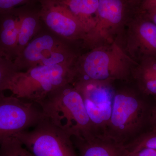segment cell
I'll return each mask as SVG.
<instances>
[{"label":"cell","instance_id":"ac0fdd59","mask_svg":"<svg viewBox=\"0 0 156 156\" xmlns=\"http://www.w3.org/2000/svg\"><path fill=\"white\" fill-rule=\"evenodd\" d=\"M125 147L129 152L135 151L144 148L156 150V129H151L143 133Z\"/></svg>","mask_w":156,"mask_h":156},{"label":"cell","instance_id":"4fadbf2b","mask_svg":"<svg viewBox=\"0 0 156 156\" xmlns=\"http://www.w3.org/2000/svg\"><path fill=\"white\" fill-rule=\"evenodd\" d=\"M69 11L88 35L86 48L96 23L98 0H53Z\"/></svg>","mask_w":156,"mask_h":156},{"label":"cell","instance_id":"603a6c76","mask_svg":"<svg viewBox=\"0 0 156 156\" xmlns=\"http://www.w3.org/2000/svg\"><path fill=\"white\" fill-rule=\"evenodd\" d=\"M154 98V105L152 116L151 129H156V97Z\"/></svg>","mask_w":156,"mask_h":156},{"label":"cell","instance_id":"ffe728a7","mask_svg":"<svg viewBox=\"0 0 156 156\" xmlns=\"http://www.w3.org/2000/svg\"><path fill=\"white\" fill-rule=\"evenodd\" d=\"M128 156H156V150L144 148L134 152L128 151Z\"/></svg>","mask_w":156,"mask_h":156},{"label":"cell","instance_id":"cb8c5ba5","mask_svg":"<svg viewBox=\"0 0 156 156\" xmlns=\"http://www.w3.org/2000/svg\"><path fill=\"white\" fill-rule=\"evenodd\" d=\"M128 3H135L136 0H127Z\"/></svg>","mask_w":156,"mask_h":156},{"label":"cell","instance_id":"7a4b0ae2","mask_svg":"<svg viewBox=\"0 0 156 156\" xmlns=\"http://www.w3.org/2000/svg\"><path fill=\"white\" fill-rule=\"evenodd\" d=\"M37 104L44 119L72 137L99 133L87 112L82 94L72 83L53 90Z\"/></svg>","mask_w":156,"mask_h":156},{"label":"cell","instance_id":"e0dca14e","mask_svg":"<svg viewBox=\"0 0 156 156\" xmlns=\"http://www.w3.org/2000/svg\"><path fill=\"white\" fill-rule=\"evenodd\" d=\"M0 156H35L15 136L0 143Z\"/></svg>","mask_w":156,"mask_h":156},{"label":"cell","instance_id":"5b68a950","mask_svg":"<svg viewBox=\"0 0 156 156\" xmlns=\"http://www.w3.org/2000/svg\"><path fill=\"white\" fill-rule=\"evenodd\" d=\"M74 65L38 66L20 72L8 90L23 100L37 104L50 92L74 80Z\"/></svg>","mask_w":156,"mask_h":156},{"label":"cell","instance_id":"52a82bcc","mask_svg":"<svg viewBox=\"0 0 156 156\" xmlns=\"http://www.w3.org/2000/svg\"><path fill=\"white\" fill-rule=\"evenodd\" d=\"M36 104L0 92V143L34 127L42 119L41 110Z\"/></svg>","mask_w":156,"mask_h":156},{"label":"cell","instance_id":"ba28073f","mask_svg":"<svg viewBox=\"0 0 156 156\" xmlns=\"http://www.w3.org/2000/svg\"><path fill=\"white\" fill-rule=\"evenodd\" d=\"M127 0H98L96 25L88 48L118 41L130 19Z\"/></svg>","mask_w":156,"mask_h":156},{"label":"cell","instance_id":"44dd1931","mask_svg":"<svg viewBox=\"0 0 156 156\" xmlns=\"http://www.w3.org/2000/svg\"><path fill=\"white\" fill-rule=\"evenodd\" d=\"M156 7V0H143L141 12H145Z\"/></svg>","mask_w":156,"mask_h":156},{"label":"cell","instance_id":"7c38bea8","mask_svg":"<svg viewBox=\"0 0 156 156\" xmlns=\"http://www.w3.org/2000/svg\"><path fill=\"white\" fill-rule=\"evenodd\" d=\"M21 21V6L0 14V53L14 61Z\"/></svg>","mask_w":156,"mask_h":156},{"label":"cell","instance_id":"7402d4cb","mask_svg":"<svg viewBox=\"0 0 156 156\" xmlns=\"http://www.w3.org/2000/svg\"><path fill=\"white\" fill-rule=\"evenodd\" d=\"M143 12L151 21L156 25V7L148 11Z\"/></svg>","mask_w":156,"mask_h":156},{"label":"cell","instance_id":"30bf717a","mask_svg":"<svg viewBox=\"0 0 156 156\" xmlns=\"http://www.w3.org/2000/svg\"><path fill=\"white\" fill-rule=\"evenodd\" d=\"M41 19L48 28L65 38L81 43L86 48L88 35L77 20L53 0H39Z\"/></svg>","mask_w":156,"mask_h":156},{"label":"cell","instance_id":"3957f363","mask_svg":"<svg viewBox=\"0 0 156 156\" xmlns=\"http://www.w3.org/2000/svg\"><path fill=\"white\" fill-rule=\"evenodd\" d=\"M92 48L77 59L73 83L90 81L110 84L115 81L131 80V71L136 62L129 57L118 41Z\"/></svg>","mask_w":156,"mask_h":156},{"label":"cell","instance_id":"9c48e42d","mask_svg":"<svg viewBox=\"0 0 156 156\" xmlns=\"http://www.w3.org/2000/svg\"><path fill=\"white\" fill-rule=\"evenodd\" d=\"M124 30L123 48L133 61L136 62L144 56H156V25L143 12L130 19Z\"/></svg>","mask_w":156,"mask_h":156},{"label":"cell","instance_id":"2e32d148","mask_svg":"<svg viewBox=\"0 0 156 156\" xmlns=\"http://www.w3.org/2000/svg\"><path fill=\"white\" fill-rule=\"evenodd\" d=\"M19 72L14 61L0 53V92L8 90L12 80Z\"/></svg>","mask_w":156,"mask_h":156},{"label":"cell","instance_id":"8992f818","mask_svg":"<svg viewBox=\"0 0 156 156\" xmlns=\"http://www.w3.org/2000/svg\"><path fill=\"white\" fill-rule=\"evenodd\" d=\"M14 136L35 156H77L72 136L43 117L33 129Z\"/></svg>","mask_w":156,"mask_h":156},{"label":"cell","instance_id":"5bb4252c","mask_svg":"<svg viewBox=\"0 0 156 156\" xmlns=\"http://www.w3.org/2000/svg\"><path fill=\"white\" fill-rule=\"evenodd\" d=\"M131 80L144 95L156 97V56L142 57L132 69Z\"/></svg>","mask_w":156,"mask_h":156},{"label":"cell","instance_id":"6da1fadb","mask_svg":"<svg viewBox=\"0 0 156 156\" xmlns=\"http://www.w3.org/2000/svg\"><path fill=\"white\" fill-rule=\"evenodd\" d=\"M150 97L134 86L115 90L102 134L125 145L149 130L154 105Z\"/></svg>","mask_w":156,"mask_h":156},{"label":"cell","instance_id":"9a60e30c","mask_svg":"<svg viewBox=\"0 0 156 156\" xmlns=\"http://www.w3.org/2000/svg\"><path fill=\"white\" fill-rule=\"evenodd\" d=\"M43 25L39 2L21 6V21L16 49V57L38 32Z\"/></svg>","mask_w":156,"mask_h":156},{"label":"cell","instance_id":"8fae6325","mask_svg":"<svg viewBox=\"0 0 156 156\" xmlns=\"http://www.w3.org/2000/svg\"><path fill=\"white\" fill-rule=\"evenodd\" d=\"M80 156H128L125 145L114 141L102 134L87 137H73Z\"/></svg>","mask_w":156,"mask_h":156},{"label":"cell","instance_id":"277c9868","mask_svg":"<svg viewBox=\"0 0 156 156\" xmlns=\"http://www.w3.org/2000/svg\"><path fill=\"white\" fill-rule=\"evenodd\" d=\"M83 48L81 43L58 35L43 23L41 28L14 62L20 72L38 66L74 65Z\"/></svg>","mask_w":156,"mask_h":156},{"label":"cell","instance_id":"d6986e66","mask_svg":"<svg viewBox=\"0 0 156 156\" xmlns=\"http://www.w3.org/2000/svg\"><path fill=\"white\" fill-rule=\"evenodd\" d=\"M39 2V0H0V14L25 5Z\"/></svg>","mask_w":156,"mask_h":156}]
</instances>
